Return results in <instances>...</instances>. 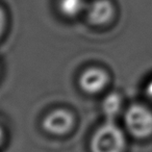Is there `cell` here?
I'll list each match as a JSON object with an SVG mask.
<instances>
[{
	"instance_id": "1",
	"label": "cell",
	"mask_w": 152,
	"mask_h": 152,
	"mask_svg": "<svg viewBox=\"0 0 152 152\" xmlns=\"http://www.w3.org/2000/svg\"><path fill=\"white\" fill-rule=\"evenodd\" d=\"M123 122L127 133L139 141L152 137V103L137 101L130 103L123 112Z\"/></svg>"
},
{
	"instance_id": "2",
	"label": "cell",
	"mask_w": 152,
	"mask_h": 152,
	"mask_svg": "<svg viewBox=\"0 0 152 152\" xmlns=\"http://www.w3.org/2000/svg\"><path fill=\"white\" fill-rule=\"evenodd\" d=\"M126 147V134L115 121H105L95 131L90 143L91 152H125Z\"/></svg>"
},
{
	"instance_id": "3",
	"label": "cell",
	"mask_w": 152,
	"mask_h": 152,
	"mask_svg": "<svg viewBox=\"0 0 152 152\" xmlns=\"http://www.w3.org/2000/svg\"><path fill=\"white\" fill-rule=\"evenodd\" d=\"M75 119L71 112L65 108H56L47 115L43 120V128L53 135H65L72 130Z\"/></svg>"
},
{
	"instance_id": "4",
	"label": "cell",
	"mask_w": 152,
	"mask_h": 152,
	"mask_svg": "<svg viewBox=\"0 0 152 152\" xmlns=\"http://www.w3.org/2000/svg\"><path fill=\"white\" fill-rule=\"evenodd\" d=\"M110 83V75L104 69L90 67L81 73L78 79L79 88L85 93L94 95L103 91Z\"/></svg>"
},
{
	"instance_id": "5",
	"label": "cell",
	"mask_w": 152,
	"mask_h": 152,
	"mask_svg": "<svg viewBox=\"0 0 152 152\" xmlns=\"http://www.w3.org/2000/svg\"><path fill=\"white\" fill-rule=\"evenodd\" d=\"M87 19L93 26H106L116 17V7L110 0H95L87 7Z\"/></svg>"
},
{
	"instance_id": "6",
	"label": "cell",
	"mask_w": 152,
	"mask_h": 152,
	"mask_svg": "<svg viewBox=\"0 0 152 152\" xmlns=\"http://www.w3.org/2000/svg\"><path fill=\"white\" fill-rule=\"evenodd\" d=\"M124 103L121 94L114 92L105 96L102 102V112L106 118V121H115L116 118L124 112Z\"/></svg>"
},
{
	"instance_id": "7",
	"label": "cell",
	"mask_w": 152,
	"mask_h": 152,
	"mask_svg": "<svg viewBox=\"0 0 152 152\" xmlns=\"http://www.w3.org/2000/svg\"><path fill=\"white\" fill-rule=\"evenodd\" d=\"M58 11L65 18L73 19L80 15L86 9V0H58Z\"/></svg>"
},
{
	"instance_id": "8",
	"label": "cell",
	"mask_w": 152,
	"mask_h": 152,
	"mask_svg": "<svg viewBox=\"0 0 152 152\" xmlns=\"http://www.w3.org/2000/svg\"><path fill=\"white\" fill-rule=\"evenodd\" d=\"M144 94H145V97H146V99H147V101L152 103V76L148 79L147 83H145Z\"/></svg>"
},
{
	"instance_id": "9",
	"label": "cell",
	"mask_w": 152,
	"mask_h": 152,
	"mask_svg": "<svg viewBox=\"0 0 152 152\" xmlns=\"http://www.w3.org/2000/svg\"><path fill=\"white\" fill-rule=\"evenodd\" d=\"M2 141H3V131L2 129L0 128V145L2 144Z\"/></svg>"
}]
</instances>
